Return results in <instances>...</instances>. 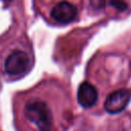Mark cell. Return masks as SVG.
I'll return each instance as SVG.
<instances>
[{
    "label": "cell",
    "mask_w": 131,
    "mask_h": 131,
    "mask_svg": "<svg viewBox=\"0 0 131 131\" xmlns=\"http://www.w3.org/2000/svg\"><path fill=\"white\" fill-rule=\"evenodd\" d=\"M25 115L27 119L35 124L39 131H50L52 127V114L46 102L38 99L26 103Z\"/></svg>",
    "instance_id": "obj_1"
},
{
    "label": "cell",
    "mask_w": 131,
    "mask_h": 131,
    "mask_svg": "<svg viewBox=\"0 0 131 131\" xmlns=\"http://www.w3.org/2000/svg\"><path fill=\"white\" fill-rule=\"evenodd\" d=\"M31 66L32 60L29 54L23 50H15L6 57L4 70L10 76H20L26 74Z\"/></svg>",
    "instance_id": "obj_2"
},
{
    "label": "cell",
    "mask_w": 131,
    "mask_h": 131,
    "mask_svg": "<svg viewBox=\"0 0 131 131\" xmlns=\"http://www.w3.org/2000/svg\"><path fill=\"white\" fill-rule=\"evenodd\" d=\"M131 98V91L129 89H119L112 92L104 100V110L108 114L121 113L129 103Z\"/></svg>",
    "instance_id": "obj_3"
},
{
    "label": "cell",
    "mask_w": 131,
    "mask_h": 131,
    "mask_svg": "<svg viewBox=\"0 0 131 131\" xmlns=\"http://www.w3.org/2000/svg\"><path fill=\"white\" fill-rule=\"evenodd\" d=\"M77 12L78 9L73 3L69 1H61L54 5L50 14L55 23L66 25L76 18Z\"/></svg>",
    "instance_id": "obj_4"
},
{
    "label": "cell",
    "mask_w": 131,
    "mask_h": 131,
    "mask_svg": "<svg viewBox=\"0 0 131 131\" xmlns=\"http://www.w3.org/2000/svg\"><path fill=\"white\" fill-rule=\"evenodd\" d=\"M77 98L80 105L85 108L93 106L98 98V93L96 88L89 82H83L80 84L77 92Z\"/></svg>",
    "instance_id": "obj_5"
},
{
    "label": "cell",
    "mask_w": 131,
    "mask_h": 131,
    "mask_svg": "<svg viewBox=\"0 0 131 131\" xmlns=\"http://www.w3.org/2000/svg\"><path fill=\"white\" fill-rule=\"evenodd\" d=\"M111 5L118 9L119 11H124L128 8V4L124 0H111Z\"/></svg>",
    "instance_id": "obj_6"
},
{
    "label": "cell",
    "mask_w": 131,
    "mask_h": 131,
    "mask_svg": "<svg viewBox=\"0 0 131 131\" xmlns=\"http://www.w3.org/2000/svg\"><path fill=\"white\" fill-rule=\"evenodd\" d=\"M105 3H106V0H90L91 7L96 10H100V9L104 8Z\"/></svg>",
    "instance_id": "obj_7"
},
{
    "label": "cell",
    "mask_w": 131,
    "mask_h": 131,
    "mask_svg": "<svg viewBox=\"0 0 131 131\" xmlns=\"http://www.w3.org/2000/svg\"><path fill=\"white\" fill-rule=\"evenodd\" d=\"M5 1H11V0H5Z\"/></svg>",
    "instance_id": "obj_8"
}]
</instances>
